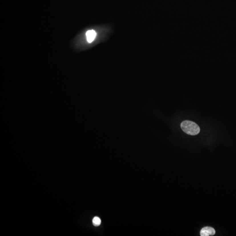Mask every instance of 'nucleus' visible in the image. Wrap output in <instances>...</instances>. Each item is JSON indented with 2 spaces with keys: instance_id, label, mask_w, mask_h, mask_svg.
<instances>
[{
  "instance_id": "f257e3e1",
  "label": "nucleus",
  "mask_w": 236,
  "mask_h": 236,
  "mask_svg": "<svg viewBox=\"0 0 236 236\" xmlns=\"http://www.w3.org/2000/svg\"><path fill=\"white\" fill-rule=\"evenodd\" d=\"M181 128L185 133L191 136L198 134L200 131L199 126L194 122L185 120L181 124Z\"/></svg>"
},
{
  "instance_id": "f03ea898",
  "label": "nucleus",
  "mask_w": 236,
  "mask_h": 236,
  "mask_svg": "<svg viewBox=\"0 0 236 236\" xmlns=\"http://www.w3.org/2000/svg\"><path fill=\"white\" fill-rule=\"evenodd\" d=\"M215 230L211 227H206L203 228L201 230L200 235L201 236H213L215 234Z\"/></svg>"
},
{
  "instance_id": "7ed1b4c3",
  "label": "nucleus",
  "mask_w": 236,
  "mask_h": 236,
  "mask_svg": "<svg viewBox=\"0 0 236 236\" xmlns=\"http://www.w3.org/2000/svg\"><path fill=\"white\" fill-rule=\"evenodd\" d=\"M87 41L89 43H91L94 40L96 36V33L94 30H88L86 34Z\"/></svg>"
},
{
  "instance_id": "20e7f679",
  "label": "nucleus",
  "mask_w": 236,
  "mask_h": 236,
  "mask_svg": "<svg viewBox=\"0 0 236 236\" xmlns=\"http://www.w3.org/2000/svg\"><path fill=\"white\" fill-rule=\"evenodd\" d=\"M93 224L94 226H98L101 224V220L98 217H94L92 220Z\"/></svg>"
}]
</instances>
